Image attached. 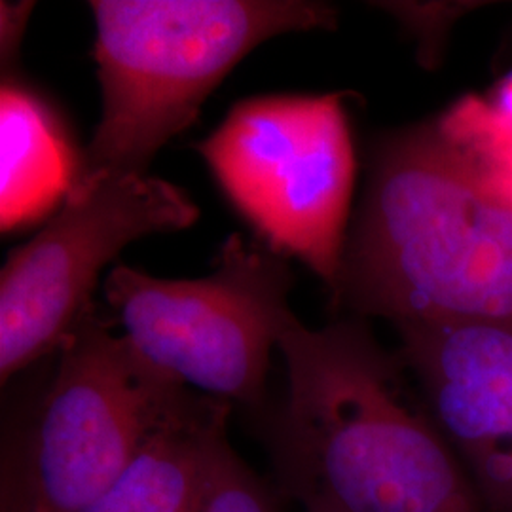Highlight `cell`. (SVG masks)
<instances>
[{"label": "cell", "instance_id": "6", "mask_svg": "<svg viewBox=\"0 0 512 512\" xmlns=\"http://www.w3.org/2000/svg\"><path fill=\"white\" fill-rule=\"evenodd\" d=\"M203 279H156L116 266L105 298L124 338L148 365L222 401L260 410L272 349L294 313V275L283 255L224 241Z\"/></svg>", "mask_w": 512, "mask_h": 512}, {"label": "cell", "instance_id": "12", "mask_svg": "<svg viewBox=\"0 0 512 512\" xmlns=\"http://www.w3.org/2000/svg\"><path fill=\"white\" fill-rule=\"evenodd\" d=\"M33 4H18L12 6L2 2V52L4 57L16 54L19 40L23 38V27L27 23V16L31 12Z\"/></svg>", "mask_w": 512, "mask_h": 512}, {"label": "cell", "instance_id": "9", "mask_svg": "<svg viewBox=\"0 0 512 512\" xmlns=\"http://www.w3.org/2000/svg\"><path fill=\"white\" fill-rule=\"evenodd\" d=\"M228 414V401L188 387L128 471L84 512H194L207 452Z\"/></svg>", "mask_w": 512, "mask_h": 512}, {"label": "cell", "instance_id": "2", "mask_svg": "<svg viewBox=\"0 0 512 512\" xmlns=\"http://www.w3.org/2000/svg\"><path fill=\"white\" fill-rule=\"evenodd\" d=\"M334 306L393 325L512 319V194L439 122L380 143Z\"/></svg>", "mask_w": 512, "mask_h": 512}, {"label": "cell", "instance_id": "5", "mask_svg": "<svg viewBox=\"0 0 512 512\" xmlns=\"http://www.w3.org/2000/svg\"><path fill=\"white\" fill-rule=\"evenodd\" d=\"M196 150L239 215L319 275L334 302L355 183L342 95L245 99Z\"/></svg>", "mask_w": 512, "mask_h": 512}, {"label": "cell", "instance_id": "1", "mask_svg": "<svg viewBox=\"0 0 512 512\" xmlns=\"http://www.w3.org/2000/svg\"><path fill=\"white\" fill-rule=\"evenodd\" d=\"M289 389L264 421L279 492L302 512H488L425 403L359 319L279 344Z\"/></svg>", "mask_w": 512, "mask_h": 512}, {"label": "cell", "instance_id": "11", "mask_svg": "<svg viewBox=\"0 0 512 512\" xmlns=\"http://www.w3.org/2000/svg\"><path fill=\"white\" fill-rule=\"evenodd\" d=\"M194 512H277L274 494L232 450L226 431L207 452Z\"/></svg>", "mask_w": 512, "mask_h": 512}, {"label": "cell", "instance_id": "7", "mask_svg": "<svg viewBox=\"0 0 512 512\" xmlns=\"http://www.w3.org/2000/svg\"><path fill=\"white\" fill-rule=\"evenodd\" d=\"M200 217L175 184L139 175L97 184L8 258L0 277V378L57 353L92 310L99 274L135 239L177 232Z\"/></svg>", "mask_w": 512, "mask_h": 512}, {"label": "cell", "instance_id": "4", "mask_svg": "<svg viewBox=\"0 0 512 512\" xmlns=\"http://www.w3.org/2000/svg\"><path fill=\"white\" fill-rule=\"evenodd\" d=\"M2 450L0 512H84L124 475L188 385L148 365L93 306Z\"/></svg>", "mask_w": 512, "mask_h": 512}, {"label": "cell", "instance_id": "8", "mask_svg": "<svg viewBox=\"0 0 512 512\" xmlns=\"http://www.w3.org/2000/svg\"><path fill=\"white\" fill-rule=\"evenodd\" d=\"M399 357L488 512H512V319L397 327Z\"/></svg>", "mask_w": 512, "mask_h": 512}, {"label": "cell", "instance_id": "3", "mask_svg": "<svg viewBox=\"0 0 512 512\" xmlns=\"http://www.w3.org/2000/svg\"><path fill=\"white\" fill-rule=\"evenodd\" d=\"M101 122L71 198L147 175L156 152L194 124L205 99L268 38L332 29L336 12L300 0H93Z\"/></svg>", "mask_w": 512, "mask_h": 512}, {"label": "cell", "instance_id": "10", "mask_svg": "<svg viewBox=\"0 0 512 512\" xmlns=\"http://www.w3.org/2000/svg\"><path fill=\"white\" fill-rule=\"evenodd\" d=\"M2 232L33 224L71 194L80 158L54 109L37 93L4 80L0 95Z\"/></svg>", "mask_w": 512, "mask_h": 512}, {"label": "cell", "instance_id": "13", "mask_svg": "<svg viewBox=\"0 0 512 512\" xmlns=\"http://www.w3.org/2000/svg\"><path fill=\"white\" fill-rule=\"evenodd\" d=\"M495 109L512 120V73L503 80L495 95Z\"/></svg>", "mask_w": 512, "mask_h": 512}]
</instances>
